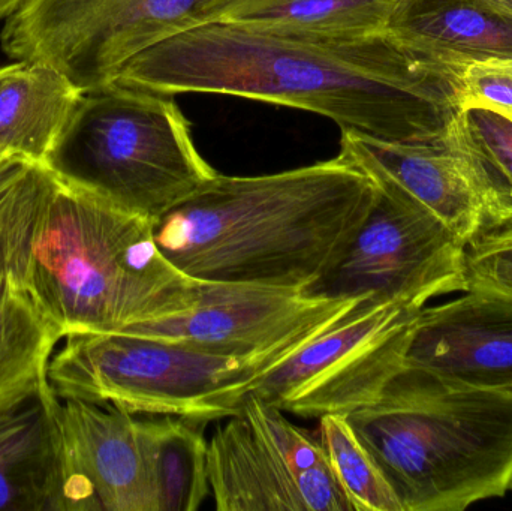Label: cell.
Here are the masks:
<instances>
[{
	"instance_id": "obj_10",
	"label": "cell",
	"mask_w": 512,
	"mask_h": 511,
	"mask_svg": "<svg viewBox=\"0 0 512 511\" xmlns=\"http://www.w3.org/2000/svg\"><path fill=\"white\" fill-rule=\"evenodd\" d=\"M363 302L316 299L301 291L264 285L201 282L195 308L122 332L168 339L231 359L254 360L295 353Z\"/></svg>"
},
{
	"instance_id": "obj_19",
	"label": "cell",
	"mask_w": 512,
	"mask_h": 511,
	"mask_svg": "<svg viewBox=\"0 0 512 511\" xmlns=\"http://www.w3.org/2000/svg\"><path fill=\"white\" fill-rule=\"evenodd\" d=\"M206 420L140 417L158 511H197L212 491Z\"/></svg>"
},
{
	"instance_id": "obj_23",
	"label": "cell",
	"mask_w": 512,
	"mask_h": 511,
	"mask_svg": "<svg viewBox=\"0 0 512 511\" xmlns=\"http://www.w3.org/2000/svg\"><path fill=\"white\" fill-rule=\"evenodd\" d=\"M319 438L352 511H403L369 450L358 440L346 416L319 419Z\"/></svg>"
},
{
	"instance_id": "obj_8",
	"label": "cell",
	"mask_w": 512,
	"mask_h": 511,
	"mask_svg": "<svg viewBox=\"0 0 512 511\" xmlns=\"http://www.w3.org/2000/svg\"><path fill=\"white\" fill-rule=\"evenodd\" d=\"M215 0H27L0 44L14 62L59 69L84 93L111 86L135 57L206 23Z\"/></svg>"
},
{
	"instance_id": "obj_14",
	"label": "cell",
	"mask_w": 512,
	"mask_h": 511,
	"mask_svg": "<svg viewBox=\"0 0 512 511\" xmlns=\"http://www.w3.org/2000/svg\"><path fill=\"white\" fill-rule=\"evenodd\" d=\"M387 32L444 65L512 59V12L492 0H400Z\"/></svg>"
},
{
	"instance_id": "obj_18",
	"label": "cell",
	"mask_w": 512,
	"mask_h": 511,
	"mask_svg": "<svg viewBox=\"0 0 512 511\" xmlns=\"http://www.w3.org/2000/svg\"><path fill=\"white\" fill-rule=\"evenodd\" d=\"M400 0H215L206 23H233L328 38L387 32Z\"/></svg>"
},
{
	"instance_id": "obj_29",
	"label": "cell",
	"mask_w": 512,
	"mask_h": 511,
	"mask_svg": "<svg viewBox=\"0 0 512 511\" xmlns=\"http://www.w3.org/2000/svg\"><path fill=\"white\" fill-rule=\"evenodd\" d=\"M8 66L9 65H6V66H2V68H0V78H2L3 75L6 74V71H8Z\"/></svg>"
},
{
	"instance_id": "obj_30",
	"label": "cell",
	"mask_w": 512,
	"mask_h": 511,
	"mask_svg": "<svg viewBox=\"0 0 512 511\" xmlns=\"http://www.w3.org/2000/svg\"><path fill=\"white\" fill-rule=\"evenodd\" d=\"M9 156H15V155H8V153H0V162L5 161L6 158H9Z\"/></svg>"
},
{
	"instance_id": "obj_4",
	"label": "cell",
	"mask_w": 512,
	"mask_h": 511,
	"mask_svg": "<svg viewBox=\"0 0 512 511\" xmlns=\"http://www.w3.org/2000/svg\"><path fill=\"white\" fill-rule=\"evenodd\" d=\"M346 420L403 511H463L510 491L508 393L406 365L378 399Z\"/></svg>"
},
{
	"instance_id": "obj_3",
	"label": "cell",
	"mask_w": 512,
	"mask_h": 511,
	"mask_svg": "<svg viewBox=\"0 0 512 511\" xmlns=\"http://www.w3.org/2000/svg\"><path fill=\"white\" fill-rule=\"evenodd\" d=\"M375 191L343 152L283 173L216 174L155 222V239L194 281L303 291L357 230Z\"/></svg>"
},
{
	"instance_id": "obj_2",
	"label": "cell",
	"mask_w": 512,
	"mask_h": 511,
	"mask_svg": "<svg viewBox=\"0 0 512 511\" xmlns=\"http://www.w3.org/2000/svg\"><path fill=\"white\" fill-rule=\"evenodd\" d=\"M0 254L12 281L63 339L122 332L188 312L201 282L170 263L155 222L125 212L33 164L0 219Z\"/></svg>"
},
{
	"instance_id": "obj_1",
	"label": "cell",
	"mask_w": 512,
	"mask_h": 511,
	"mask_svg": "<svg viewBox=\"0 0 512 511\" xmlns=\"http://www.w3.org/2000/svg\"><path fill=\"white\" fill-rule=\"evenodd\" d=\"M463 71L415 53L388 32L328 38L213 21L144 51L113 84L288 105L328 117L342 132L433 143L465 110Z\"/></svg>"
},
{
	"instance_id": "obj_11",
	"label": "cell",
	"mask_w": 512,
	"mask_h": 511,
	"mask_svg": "<svg viewBox=\"0 0 512 511\" xmlns=\"http://www.w3.org/2000/svg\"><path fill=\"white\" fill-rule=\"evenodd\" d=\"M59 511H158L140 417L107 402L60 399Z\"/></svg>"
},
{
	"instance_id": "obj_25",
	"label": "cell",
	"mask_w": 512,
	"mask_h": 511,
	"mask_svg": "<svg viewBox=\"0 0 512 511\" xmlns=\"http://www.w3.org/2000/svg\"><path fill=\"white\" fill-rule=\"evenodd\" d=\"M462 80L463 107L512 117V59L466 66Z\"/></svg>"
},
{
	"instance_id": "obj_32",
	"label": "cell",
	"mask_w": 512,
	"mask_h": 511,
	"mask_svg": "<svg viewBox=\"0 0 512 511\" xmlns=\"http://www.w3.org/2000/svg\"><path fill=\"white\" fill-rule=\"evenodd\" d=\"M0 261H2V254H0Z\"/></svg>"
},
{
	"instance_id": "obj_9",
	"label": "cell",
	"mask_w": 512,
	"mask_h": 511,
	"mask_svg": "<svg viewBox=\"0 0 512 511\" xmlns=\"http://www.w3.org/2000/svg\"><path fill=\"white\" fill-rule=\"evenodd\" d=\"M421 309L403 303H361L262 375L252 395L304 419L348 416L372 404L405 368L412 326Z\"/></svg>"
},
{
	"instance_id": "obj_12",
	"label": "cell",
	"mask_w": 512,
	"mask_h": 511,
	"mask_svg": "<svg viewBox=\"0 0 512 511\" xmlns=\"http://www.w3.org/2000/svg\"><path fill=\"white\" fill-rule=\"evenodd\" d=\"M405 362L447 380L512 395L511 294L469 290L421 309Z\"/></svg>"
},
{
	"instance_id": "obj_7",
	"label": "cell",
	"mask_w": 512,
	"mask_h": 511,
	"mask_svg": "<svg viewBox=\"0 0 512 511\" xmlns=\"http://www.w3.org/2000/svg\"><path fill=\"white\" fill-rule=\"evenodd\" d=\"M367 173L376 183L370 209L330 266L301 293L420 309L435 297L465 293V240L396 183Z\"/></svg>"
},
{
	"instance_id": "obj_21",
	"label": "cell",
	"mask_w": 512,
	"mask_h": 511,
	"mask_svg": "<svg viewBox=\"0 0 512 511\" xmlns=\"http://www.w3.org/2000/svg\"><path fill=\"white\" fill-rule=\"evenodd\" d=\"M62 333L9 276L0 293V411L50 387L48 365Z\"/></svg>"
},
{
	"instance_id": "obj_15",
	"label": "cell",
	"mask_w": 512,
	"mask_h": 511,
	"mask_svg": "<svg viewBox=\"0 0 512 511\" xmlns=\"http://www.w3.org/2000/svg\"><path fill=\"white\" fill-rule=\"evenodd\" d=\"M56 393L0 411V510L59 511L62 458Z\"/></svg>"
},
{
	"instance_id": "obj_5",
	"label": "cell",
	"mask_w": 512,
	"mask_h": 511,
	"mask_svg": "<svg viewBox=\"0 0 512 511\" xmlns=\"http://www.w3.org/2000/svg\"><path fill=\"white\" fill-rule=\"evenodd\" d=\"M161 93L111 84L84 93L48 167L113 206L156 222L216 176L185 114Z\"/></svg>"
},
{
	"instance_id": "obj_22",
	"label": "cell",
	"mask_w": 512,
	"mask_h": 511,
	"mask_svg": "<svg viewBox=\"0 0 512 511\" xmlns=\"http://www.w3.org/2000/svg\"><path fill=\"white\" fill-rule=\"evenodd\" d=\"M465 155L483 204V225L512 221V117L465 108L450 131Z\"/></svg>"
},
{
	"instance_id": "obj_31",
	"label": "cell",
	"mask_w": 512,
	"mask_h": 511,
	"mask_svg": "<svg viewBox=\"0 0 512 511\" xmlns=\"http://www.w3.org/2000/svg\"><path fill=\"white\" fill-rule=\"evenodd\" d=\"M510 491H512V480H511V485H510Z\"/></svg>"
},
{
	"instance_id": "obj_28",
	"label": "cell",
	"mask_w": 512,
	"mask_h": 511,
	"mask_svg": "<svg viewBox=\"0 0 512 511\" xmlns=\"http://www.w3.org/2000/svg\"><path fill=\"white\" fill-rule=\"evenodd\" d=\"M496 5L501 6V8L507 9V11L512 12V0H492Z\"/></svg>"
},
{
	"instance_id": "obj_27",
	"label": "cell",
	"mask_w": 512,
	"mask_h": 511,
	"mask_svg": "<svg viewBox=\"0 0 512 511\" xmlns=\"http://www.w3.org/2000/svg\"><path fill=\"white\" fill-rule=\"evenodd\" d=\"M27 0H0V21L8 20Z\"/></svg>"
},
{
	"instance_id": "obj_16",
	"label": "cell",
	"mask_w": 512,
	"mask_h": 511,
	"mask_svg": "<svg viewBox=\"0 0 512 511\" xmlns=\"http://www.w3.org/2000/svg\"><path fill=\"white\" fill-rule=\"evenodd\" d=\"M83 96L47 63H11L0 78V153L47 165Z\"/></svg>"
},
{
	"instance_id": "obj_26",
	"label": "cell",
	"mask_w": 512,
	"mask_h": 511,
	"mask_svg": "<svg viewBox=\"0 0 512 511\" xmlns=\"http://www.w3.org/2000/svg\"><path fill=\"white\" fill-rule=\"evenodd\" d=\"M32 165V162L20 156H9L0 162V219L8 206L12 192Z\"/></svg>"
},
{
	"instance_id": "obj_6",
	"label": "cell",
	"mask_w": 512,
	"mask_h": 511,
	"mask_svg": "<svg viewBox=\"0 0 512 511\" xmlns=\"http://www.w3.org/2000/svg\"><path fill=\"white\" fill-rule=\"evenodd\" d=\"M289 356L231 359L168 339L87 333L66 338L51 357L47 378L60 399L210 423L240 416L259 378Z\"/></svg>"
},
{
	"instance_id": "obj_20",
	"label": "cell",
	"mask_w": 512,
	"mask_h": 511,
	"mask_svg": "<svg viewBox=\"0 0 512 511\" xmlns=\"http://www.w3.org/2000/svg\"><path fill=\"white\" fill-rule=\"evenodd\" d=\"M303 511H352L321 438L289 422L283 411L249 395L243 408Z\"/></svg>"
},
{
	"instance_id": "obj_13",
	"label": "cell",
	"mask_w": 512,
	"mask_h": 511,
	"mask_svg": "<svg viewBox=\"0 0 512 511\" xmlns=\"http://www.w3.org/2000/svg\"><path fill=\"white\" fill-rule=\"evenodd\" d=\"M342 152L364 170L396 183L466 243L480 230L483 204L477 183L450 134L433 143H390L342 132Z\"/></svg>"
},
{
	"instance_id": "obj_24",
	"label": "cell",
	"mask_w": 512,
	"mask_h": 511,
	"mask_svg": "<svg viewBox=\"0 0 512 511\" xmlns=\"http://www.w3.org/2000/svg\"><path fill=\"white\" fill-rule=\"evenodd\" d=\"M468 290L512 296V221L483 225L465 246Z\"/></svg>"
},
{
	"instance_id": "obj_17",
	"label": "cell",
	"mask_w": 512,
	"mask_h": 511,
	"mask_svg": "<svg viewBox=\"0 0 512 511\" xmlns=\"http://www.w3.org/2000/svg\"><path fill=\"white\" fill-rule=\"evenodd\" d=\"M209 480L219 511H303L243 413L213 434Z\"/></svg>"
}]
</instances>
